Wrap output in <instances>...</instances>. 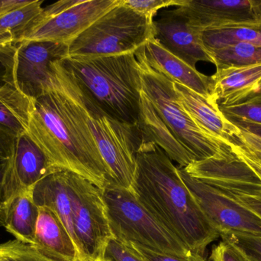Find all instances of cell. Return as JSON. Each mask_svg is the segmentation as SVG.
Returning a JSON list of instances; mask_svg holds the SVG:
<instances>
[{"label":"cell","instance_id":"44dd1931","mask_svg":"<svg viewBox=\"0 0 261 261\" xmlns=\"http://www.w3.org/2000/svg\"><path fill=\"white\" fill-rule=\"evenodd\" d=\"M32 108V99L14 84L9 65V77L0 87V125L17 137L26 134Z\"/></svg>","mask_w":261,"mask_h":261},{"label":"cell","instance_id":"60d3db41","mask_svg":"<svg viewBox=\"0 0 261 261\" xmlns=\"http://www.w3.org/2000/svg\"><path fill=\"white\" fill-rule=\"evenodd\" d=\"M245 259H246V261H253L251 260H248V259H247L246 257H245Z\"/></svg>","mask_w":261,"mask_h":261},{"label":"cell","instance_id":"b9f144b4","mask_svg":"<svg viewBox=\"0 0 261 261\" xmlns=\"http://www.w3.org/2000/svg\"><path fill=\"white\" fill-rule=\"evenodd\" d=\"M0 251H1V249H0Z\"/></svg>","mask_w":261,"mask_h":261},{"label":"cell","instance_id":"277c9868","mask_svg":"<svg viewBox=\"0 0 261 261\" xmlns=\"http://www.w3.org/2000/svg\"><path fill=\"white\" fill-rule=\"evenodd\" d=\"M102 195L114 239L182 258L202 257L195 254L155 219L132 190L109 185L102 189Z\"/></svg>","mask_w":261,"mask_h":261},{"label":"cell","instance_id":"d6a6232c","mask_svg":"<svg viewBox=\"0 0 261 261\" xmlns=\"http://www.w3.org/2000/svg\"><path fill=\"white\" fill-rule=\"evenodd\" d=\"M136 250L141 255H142L147 261H208L205 257H199L193 259H186L171 254H164V253L156 252L148 248L140 245H133V244H126Z\"/></svg>","mask_w":261,"mask_h":261},{"label":"cell","instance_id":"8d00e7d4","mask_svg":"<svg viewBox=\"0 0 261 261\" xmlns=\"http://www.w3.org/2000/svg\"><path fill=\"white\" fill-rule=\"evenodd\" d=\"M30 1H20V0H0V16L9 13L15 9L21 7L29 3Z\"/></svg>","mask_w":261,"mask_h":261},{"label":"cell","instance_id":"74e56055","mask_svg":"<svg viewBox=\"0 0 261 261\" xmlns=\"http://www.w3.org/2000/svg\"><path fill=\"white\" fill-rule=\"evenodd\" d=\"M231 123L234 124L240 130L261 138V124H252V123L245 122V121H236V122Z\"/></svg>","mask_w":261,"mask_h":261},{"label":"cell","instance_id":"8fae6325","mask_svg":"<svg viewBox=\"0 0 261 261\" xmlns=\"http://www.w3.org/2000/svg\"><path fill=\"white\" fill-rule=\"evenodd\" d=\"M67 56V44L44 41L18 43L9 64L12 81L28 98H38L52 89V63Z\"/></svg>","mask_w":261,"mask_h":261},{"label":"cell","instance_id":"8992f818","mask_svg":"<svg viewBox=\"0 0 261 261\" xmlns=\"http://www.w3.org/2000/svg\"><path fill=\"white\" fill-rule=\"evenodd\" d=\"M153 21L120 0L68 44L71 58L135 52L153 38Z\"/></svg>","mask_w":261,"mask_h":261},{"label":"cell","instance_id":"ffe728a7","mask_svg":"<svg viewBox=\"0 0 261 261\" xmlns=\"http://www.w3.org/2000/svg\"><path fill=\"white\" fill-rule=\"evenodd\" d=\"M14 164L20 191H32L44 176L59 170L50 165L42 150L26 134L17 138Z\"/></svg>","mask_w":261,"mask_h":261},{"label":"cell","instance_id":"4316f807","mask_svg":"<svg viewBox=\"0 0 261 261\" xmlns=\"http://www.w3.org/2000/svg\"><path fill=\"white\" fill-rule=\"evenodd\" d=\"M219 108L230 122L245 121L261 124V93L242 104Z\"/></svg>","mask_w":261,"mask_h":261},{"label":"cell","instance_id":"30bf717a","mask_svg":"<svg viewBox=\"0 0 261 261\" xmlns=\"http://www.w3.org/2000/svg\"><path fill=\"white\" fill-rule=\"evenodd\" d=\"M184 169L192 177L219 188L261 219V181L234 153L195 161Z\"/></svg>","mask_w":261,"mask_h":261},{"label":"cell","instance_id":"6da1fadb","mask_svg":"<svg viewBox=\"0 0 261 261\" xmlns=\"http://www.w3.org/2000/svg\"><path fill=\"white\" fill-rule=\"evenodd\" d=\"M52 69L51 90L32 99L26 135L52 167L73 172L104 189L111 184V176L92 133L79 90L61 60L52 63Z\"/></svg>","mask_w":261,"mask_h":261},{"label":"cell","instance_id":"e575fe53","mask_svg":"<svg viewBox=\"0 0 261 261\" xmlns=\"http://www.w3.org/2000/svg\"><path fill=\"white\" fill-rule=\"evenodd\" d=\"M231 152L241 160L243 161L261 181V161L250 154L247 150L240 145L232 146Z\"/></svg>","mask_w":261,"mask_h":261},{"label":"cell","instance_id":"ab89813d","mask_svg":"<svg viewBox=\"0 0 261 261\" xmlns=\"http://www.w3.org/2000/svg\"><path fill=\"white\" fill-rule=\"evenodd\" d=\"M79 261H110L107 260V259H102V260H93V259H90V258H84V257H82V258H80Z\"/></svg>","mask_w":261,"mask_h":261},{"label":"cell","instance_id":"7c38bea8","mask_svg":"<svg viewBox=\"0 0 261 261\" xmlns=\"http://www.w3.org/2000/svg\"><path fill=\"white\" fill-rule=\"evenodd\" d=\"M181 178L210 223L219 233L232 232L261 238V219L219 188L195 179L184 168Z\"/></svg>","mask_w":261,"mask_h":261},{"label":"cell","instance_id":"f546056e","mask_svg":"<svg viewBox=\"0 0 261 261\" xmlns=\"http://www.w3.org/2000/svg\"><path fill=\"white\" fill-rule=\"evenodd\" d=\"M104 259L110 261H147L130 245L114 238L109 241Z\"/></svg>","mask_w":261,"mask_h":261},{"label":"cell","instance_id":"484cf974","mask_svg":"<svg viewBox=\"0 0 261 261\" xmlns=\"http://www.w3.org/2000/svg\"><path fill=\"white\" fill-rule=\"evenodd\" d=\"M207 52L216 70L261 64V46L251 43H236Z\"/></svg>","mask_w":261,"mask_h":261},{"label":"cell","instance_id":"1f68e13d","mask_svg":"<svg viewBox=\"0 0 261 261\" xmlns=\"http://www.w3.org/2000/svg\"><path fill=\"white\" fill-rule=\"evenodd\" d=\"M210 261H246L243 255L228 242L222 241L212 250Z\"/></svg>","mask_w":261,"mask_h":261},{"label":"cell","instance_id":"4fadbf2b","mask_svg":"<svg viewBox=\"0 0 261 261\" xmlns=\"http://www.w3.org/2000/svg\"><path fill=\"white\" fill-rule=\"evenodd\" d=\"M202 32L173 10L164 11L153 21V36L166 50L196 68L199 61L213 64L202 44Z\"/></svg>","mask_w":261,"mask_h":261},{"label":"cell","instance_id":"d6986e66","mask_svg":"<svg viewBox=\"0 0 261 261\" xmlns=\"http://www.w3.org/2000/svg\"><path fill=\"white\" fill-rule=\"evenodd\" d=\"M143 142L154 143L172 161L186 168L196 159L167 127L142 90L138 123Z\"/></svg>","mask_w":261,"mask_h":261},{"label":"cell","instance_id":"cb8c5ba5","mask_svg":"<svg viewBox=\"0 0 261 261\" xmlns=\"http://www.w3.org/2000/svg\"><path fill=\"white\" fill-rule=\"evenodd\" d=\"M44 2L30 1L27 5L0 16V52L15 45L32 21L42 12Z\"/></svg>","mask_w":261,"mask_h":261},{"label":"cell","instance_id":"7a4b0ae2","mask_svg":"<svg viewBox=\"0 0 261 261\" xmlns=\"http://www.w3.org/2000/svg\"><path fill=\"white\" fill-rule=\"evenodd\" d=\"M130 190L147 211L195 254L220 238L187 188L167 155L152 142H143L136 154Z\"/></svg>","mask_w":261,"mask_h":261},{"label":"cell","instance_id":"603a6c76","mask_svg":"<svg viewBox=\"0 0 261 261\" xmlns=\"http://www.w3.org/2000/svg\"><path fill=\"white\" fill-rule=\"evenodd\" d=\"M38 216V207L34 202L32 191L21 190L9 206L4 228L15 240L32 245Z\"/></svg>","mask_w":261,"mask_h":261},{"label":"cell","instance_id":"2e32d148","mask_svg":"<svg viewBox=\"0 0 261 261\" xmlns=\"http://www.w3.org/2000/svg\"><path fill=\"white\" fill-rule=\"evenodd\" d=\"M211 80V102L218 107L237 105L261 93V64L219 69Z\"/></svg>","mask_w":261,"mask_h":261},{"label":"cell","instance_id":"7402d4cb","mask_svg":"<svg viewBox=\"0 0 261 261\" xmlns=\"http://www.w3.org/2000/svg\"><path fill=\"white\" fill-rule=\"evenodd\" d=\"M17 138L0 125V226L3 227L9 206L20 192L14 164Z\"/></svg>","mask_w":261,"mask_h":261},{"label":"cell","instance_id":"e0dca14e","mask_svg":"<svg viewBox=\"0 0 261 261\" xmlns=\"http://www.w3.org/2000/svg\"><path fill=\"white\" fill-rule=\"evenodd\" d=\"M146 61L152 68L161 72L173 82L179 83L210 100L211 76L201 73L168 51L154 38L144 45Z\"/></svg>","mask_w":261,"mask_h":261},{"label":"cell","instance_id":"83f0119b","mask_svg":"<svg viewBox=\"0 0 261 261\" xmlns=\"http://www.w3.org/2000/svg\"><path fill=\"white\" fill-rule=\"evenodd\" d=\"M0 261H60L50 258L31 245L18 241L0 245Z\"/></svg>","mask_w":261,"mask_h":261},{"label":"cell","instance_id":"ba28073f","mask_svg":"<svg viewBox=\"0 0 261 261\" xmlns=\"http://www.w3.org/2000/svg\"><path fill=\"white\" fill-rule=\"evenodd\" d=\"M75 245L80 258L102 260L113 238L102 189L68 170Z\"/></svg>","mask_w":261,"mask_h":261},{"label":"cell","instance_id":"9c48e42d","mask_svg":"<svg viewBox=\"0 0 261 261\" xmlns=\"http://www.w3.org/2000/svg\"><path fill=\"white\" fill-rule=\"evenodd\" d=\"M120 0H62L44 7L20 39L68 45Z\"/></svg>","mask_w":261,"mask_h":261},{"label":"cell","instance_id":"4dcf8cb0","mask_svg":"<svg viewBox=\"0 0 261 261\" xmlns=\"http://www.w3.org/2000/svg\"><path fill=\"white\" fill-rule=\"evenodd\" d=\"M126 6L136 12L154 20L158 11L170 6H179L182 0H122Z\"/></svg>","mask_w":261,"mask_h":261},{"label":"cell","instance_id":"ac0fdd59","mask_svg":"<svg viewBox=\"0 0 261 261\" xmlns=\"http://www.w3.org/2000/svg\"><path fill=\"white\" fill-rule=\"evenodd\" d=\"M31 246L55 260L79 261V252L67 228L47 207L38 206L35 239Z\"/></svg>","mask_w":261,"mask_h":261},{"label":"cell","instance_id":"836d02e7","mask_svg":"<svg viewBox=\"0 0 261 261\" xmlns=\"http://www.w3.org/2000/svg\"><path fill=\"white\" fill-rule=\"evenodd\" d=\"M239 140L241 147H243L250 154L261 161V138L240 130Z\"/></svg>","mask_w":261,"mask_h":261},{"label":"cell","instance_id":"52a82bcc","mask_svg":"<svg viewBox=\"0 0 261 261\" xmlns=\"http://www.w3.org/2000/svg\"><path fill=\"white\" fill-rule=\"evenodd\" d=\"M80 94L99 153L111 176L110 185L130 190L136 170L137 152L143 143L139 126L110 117Z\"/></svg>","mask_w":261,"mask_h":261},{"label":"cell","instance_id":"5b68a950","mask_svg":"<svg viewBox=\"0 0 261 261\" xmlns=\"http://www.w3.org/2000/svg\"><path fill=\"white\" fill-rule=\"evenodd\" d=\"M141 70L142 90L158 114L196 161L231 154V147L202 131L179 104L173 82L152 68L146 61L144 46L135 52Z\"/></svg>","mask_w":261,"mask_h":261},{"label":"cell","instance_id":"3957f363","mask_svg":"<svg viewBox=\"0 0 261 261\" xmlns=\"http://www.w3.org/2000/svg\"><path fill=\"white\" fill-rule=\"evenodd\" d=\"M61 61L87 101L116 121L138 124L142 81L135 52Z\"/></svg>","mask_w":261,"mask_h":261},{"label":"cell","instance_id":"5bb4252c","mask_svg":"<svg viewBox=\"0 0 261 261\" xmlns=\"http://www.w3.org/2000/svg\"><path fill=\"white\" fill-rule=\"evenodd\" d=\"M255 0H182L175 12L191 26L205 29L257 22Z\"/></svg>","mask_w":261,"mask_h":261},{"label":"cell","instance_id":"9a60e30c","mask_svg":"<svg viewBox=\"0 0 261 261\" xmlns=\"http://www.w3.org/2000/svg\"><path fill=\"white\" fill-rule=\"evenodd\" d=\"M173 88L186 113L203 133L228 147L239 145L240 130L225 118L217 105L179 83L173 82Z\"/></svg>","mask_w":261,"mask_h":261},{"label":"cell","instance_id":"d4e9b609","mask_svg":"<svg viewBox=\"0 0 261 261\" xmlns=\"http://www.w3.org/2000/svg\"><path fill=\"white\" fill-rule=\"evenodd\" d=\"M201 38L206 51L236 43H251L261 46V22L205 29L202 31Z\"/></svg>","mask_w":261,"mask_h":261},{"label":"cell","instance_id":"d590c367","mask_svg":"<svg viewBox=\"0 0 261 261\" xmlns=\"http://www.w3.org/2000/svg\"><path fill=\"white\" fill-rule=\"evenodd\" d=\"M15 46L0 52V87L5 84L9 77V64L12 60Z\"/></svg>","mask_w":261,"mask_h":261},{"label":"cell","instance_id":"f1b7e54d","mask_svg":"<svg viewBox=\"0 0 261 261\" xmlns=\"http://www.w3.org/2000/svg\"><path fill=\"white\" fill-rule=\"evenodd\" d=\"M223 242H228L248 260L261 261V238L239 233L220 234Z\"/></svg>","mask_w":261,"mask_h":261},{"label":"cell","instance_id":"f35d334b","mask_svg":"<svg viewBox=\"0 0 261 261\" xmlns=\"http://www.w3.org/2000/svg\"><path fill=\"white\" fill-rule=\"evenodd\" d=\"M254 12H255L257 22H261V0H255Z\"/></svg>","mask_w":261,"mask_h":261}]
</instances>
